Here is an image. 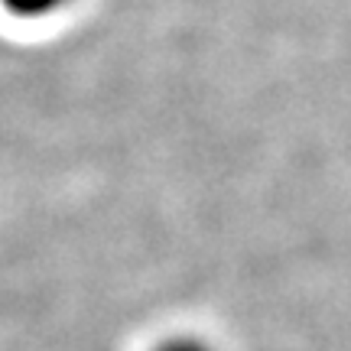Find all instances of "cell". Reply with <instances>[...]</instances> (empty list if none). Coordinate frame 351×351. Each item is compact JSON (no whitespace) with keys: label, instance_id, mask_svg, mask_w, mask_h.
Masks as SVG:
<instances>
[{"label":"cell","instance_id":"1","mask_svg":"<svg viewBox=\"0 0 351 351\" xmlns=\"http://www.w3.org/2000/svg\"><path fill=\"white\" fill-rule=\"evenodd\" d=\"M3 10L20 16V20H46L52 13L65 10L72 0H0Z\"/></svg>","mask_w":351,"mask_h":351},{"label":"cell","instance_id":"2","mask_svg":"<svg viewBox=\"0 0 351 351\" xmlns=\"http://www.w3.org/2000/svg\"><path fill=\"white\" fill-rule=\"evenodd\" d=\"M156 351H215L208 341H202V339H192V335H179V339H169L163 341Z\"/></svg>","mask_w":351,"mask_h":351}]
</instances>
